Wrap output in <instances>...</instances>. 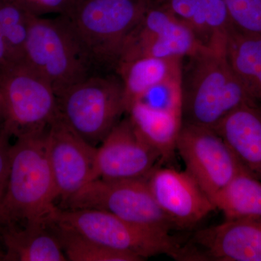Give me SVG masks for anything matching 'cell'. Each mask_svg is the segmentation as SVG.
<instances>
[{"label":"cell","mask_w":261,"mask_h":261,"mask_svg":"<svg viewBox=\"0 0 261 261\" xmlns=\"http://www.w3.org/2000/svg\"><path fill=\"white\" fill-rule=\"evenodd\" d=\"M47 128L18 137L12 145L2 226H47L58 208L55 204L58 200L56 181L47 154Z\"/></svg>","instance_id":"1"},{"label":"cell","mask_w":261,"mask_h":261,"mask_svg":"<svg viewBox=\"0 0 261 261\" xmlns=\"http://www.w3.org/2000/svg\"><path fill=\"white\" fill-rule=\"evenodd\" d=\"M182 68L183 123L215 129L243 105L255 104L234 73L226 49L205 48Z\"/></svg>","instance_id":"2"},{"label":"cell","mask_w":261,"mask_h":261,"mask_svg":"<svg viewBox=\"0 0 261 261\" xmlns=\"http://www.w3.org/2000/svg\"><path fill=\"white\" fill-rule=\"evenodd\" d=\"M152 1L78 0L64 15L98 71L116 70L127 37Z\"/></svg>","instance_id":"3"},{"label":"cell","mask_w":261,"mask_h":261,"mask_svg":"<svg viewBox=\"0 0 261 261\" xmlns=\"http://www.w3.org/2000/svg\"><path fill=\"white\" fill-rule=\"evenodd\" d=\"M24 62L51 84L58 97L98 71L64 15H31Z\"/></svg>","instance_id":"4"},{"label":"cell","mask_w":261,"mask_h":261,"mask_svg":"<svg viewBox=\"0 0 261 261\" xmlns=\"http://www.w3.org/2000/svg\"><path fill=\"white\" fill-rule=\"evenodd\" d=\"M49 226L70 230L111 248L130 252L144 260L166 255L175 260H189L183 246L171 233L134 224L105 211L58 207Z\"/></svg>","instance_id":"5"},{"label":"cell","mask_w":261,"mask_h":261,"mask_svg":"<svg viewBox=\"0 0 261 261\" xmlns=\"http://www.w3.org/2000/svg\"><path fill=\"white\" fill-rule=\"evenodd\" d=\"M57 97L63 119L95 147L126 113L123 84L118 75L111 73L90 75Z\"/></svg>","instance_id":"6"},{"label":"cell","mask_w":261,"mask_h":261,"mask_svg":"<svg viewBox=\"0 0 261 261\" xmlns=\"http://www.w3.org/2000/svg\"><path fill=\"white\" fill-rule=\"evenodd\" d=\"M147 178H96L62 205L64 209L105 211L134 224L171 233L178 228L156 202Z\"/></svg>","instance_id":"7"},{"label":"cell","mask_w":261,"mask_h":261,"mask_svg":"<svg viewBox=\"0 0 261 261\" xmlns=\"http://www.w3.org/2000/svg\"><path fill=\"white\" fill-rule=\"evenodd\" d=\"M3 129L15 138L47 129L59 113L53 87L25 62L0 75Z\"/></svg>","instance_id":"8"},{"label":"cell","mask_w":261,"mask_h":261,"mask_svg":"<svg viewBox=\"0 0 261 261\" xmlns=\"http://www.w3.org/2000/svg\"><path fill=\"white\" fill-rule=\"evenodd\" d=\"M205 48L169 10L152 2L127 37L118 64L145 57L185 60Z\"/></svg>","instance_id":"9"},{"label":"cell","mask_w":261,"mask_h":261,"mask_svg":"<svg viewBox=\"0 0 261 261\" xmlns=\"http://www.w3.org/2000/svg\"><path fill=\"white\" fill-rule=\"evenodd\" d=\"M176 152L187 171L211 200L245 169L229 146L214 129L183 123Z\"/></svg>","instance_id":"10"},{"label":"cell","mask_w":261,"mask_h":261,"mask_svg":"<svg viewBox=\"0 0 261 261\" xmlns=\"http://www.w3.org/2000/svg\"><path fill=\"white\" fill-rule=\"evenodd\" d=\"M47 145L58 199H61L63 205L73 194L97 178V147L82 138L60 112L48 126Z\"/></svg>","instance_id":"11"},{"label":"cell","mask_w":261,"mask_h":261,"mask_svg":"<svg viewBox=\"0 0 261 261\" xmlns=\"http://www.w3.org/2000/svg\"><path fill=\"white\" fill-rule=\"evenodd\" d=\"M161 164L158 151L128 117L118 122L97 147L96 176L107 180L146 178Z\"/></svg>","instance_id":"12"},{"label":"cell","mask_w":261,"mask_h":261,"mask_svg":"<svg viewBox=\"0 0 261 261\" xmlns=\"http://www.w3.org/2000/svg\"><path fill=\"white\" fill-rule=\"evenodd\" d=\"M147 178L156 202L178 230L193 227L217 210L186 171L158 166Z\"/></svg>","instance_id":"13"},{"label":"cell","mask_w":261,"mask_h":261,"mask_svg":"<svg viewBox=\"0 0 261 261\" xmlns=\"http://www.w3.org/2000/svg\"><path fill=\"white\" fill-rule=\"evenodd\" d=\"M193 260L261 261V216L226 220L194 233Z\"/></svg>","instance_id":"14"},{"label":"cell","mask_w":261,"mask_h":261,"mask_svg":"<svg viewBox=\"0 0 261 261\" xmlns=\"http://www.w3.org/2000/svg\"><path fill=\"white\" fill-rule=\"evenodd\" d=\"M229 146L245 170L261 181V108L243 105L214 129Z\"/></svg>","instance_id":"15"},{"label":"cell","mask_w":261,"mask_h":261,"mask_svg":"<svg viewBox=\"0 0 261 261\" xmlns=\"http://www.w3.org/2000/svg\"><path fill=\"white\" fill-rule=\"evenodd\" d=\"M161 5L183 22L202 45L226 49L233 27L223 0H163Z\"/></svg>","instance_id":"16"},{"label":"cell","mask_w":261,"mask_h":261,"mask_svg":"<svg viewBox=\"0 0 261 261\" xmlns=\"http://www.w3.org/2000/svg\"><path fill=\"white\" fill-rule=\"evenodd\" d=\"M183 61L145 57L118 63L115 71L123 84L126 113L152 89L181 79Z\"/></svg>","instance_id":"17"},{"label":"cell","mask_w":261,"mask_h":261,"mask_svg":"<svg viewBox=\"0 0 261 261\" xmlns=\"http://www.w3.org/2000/svg\"><path fill=\"white\" fill-rule=\"evenodd\" d=\"M137 132L161 155V164L173 159L183 124L181 113L152 107L138 101L128 112Z\"/></svg>","instance_id":"18"},{"label":"cell","mask_w":261,"mask_h":261,"mask_svg":"<svg viewBox=\"0 0 261 261\" xmlns=\"http://www.w3.org/2000/svg\"><path fill=\"white\" fill-rule=\"evenodd\" d=\"M47 226H2L0 234L5 247V260L66 261L63 248Z\"/></svg>","instance_id":"19"},{"label":"cell","mask_w":261,"mask_h":261,"mask_svg":"<svg viewBox=\"0 0 261 261\" xmlns=\"http://www.w3.org/2000/svg\"><path fill=\"white\" fill-rule=\"evenodd\" d=\"M226 55L252 100L261 108V37L232 27L228 34Z\"/></svg>","instance_id":"20"},{"label":"cell","mask_w":261,"mask_h":261,"mask_svg":"<svg viewBox=\"0 0 261 261\" xmlns=\"http://www.w3.org/2000/svg\"><path fill=\"white\" fill-rule=\"evenodd\" d=\"M31 15L19 0H0V75L24 61Z\"/></svg>","instance_id":"21"},{"label":"cell","mask_w":261,"mask_h":261,"mask_svg":"<svg viewBox=\"0 0 261 261\" xmlns=\"http://www.w3.org/2000/svg\"><path fill=\"white\" fill-rule=\"evenodd\" d=\"M226 220L261 216V181L244 169L211 198Z\"/></svg>","instance_id":"22"},{"label":"cell","mask_w":261,"mask_h":261,"mask_svg":"<svg viewBox=\"0 0 261 261\" xmlns=\"http://www.w3.org/2000/svg\"><path fill=\"white\" fill-rule=\"evenodd\" d=\"M70 261H142V257L111 248L70 230L49 226Z\"/></svg>","instance_id":"23"},{"label":"cell","mask_w":261,"mask_h":261,"mask_svg":"<svg viewBox=\"0 0 261 261\" xmlns=\"http://www.w3.org/2000/svg\"><path fill=\"white\" fill-rule=\"evenodd\" d=\"M231 25L239 32L261 37V0H223Z\"/></svg>","instance_id":"24"},{"label":"cell","mask_w":261,"mask_h":261,"mask_svg":"<svg viewBox=\"0 0 261 261\" xmlns=\"http://www.w3.org/2000/svg\"><path fill=\"white\" fill-rule=\"evenodd\" d=\"M78 0H19L29 13L35 16L58 13L65 15Z\"/></svg>","instance_id":"25"},{"label":"cell","mask_w":261,"mask_h":261,"mask_svg":"<svg viewBox=\"0 0 261 261\" xmlns=\"http://www.w3.org/2000/svg\"><path fill=\"white\" fill-rule=\"evenodd\" d=\"M10 139V136L2 126L0 128V223L2 219V207L9 177L12 147Z\"/></svg>","instance_id":"26"},{"label":"cell","mask_w":261,"mask_h":261,"mask_svg":"<svg viewBox=\"0 0 261 261\" xmlns=\"http://www.w3.org/2000/svg\"><path fill=\"white\" fill-rule=\"evenodd\" d=\"M3 99H2L1 94H0V128L3 126Z\"/></svg>","instance_id":"27"},{"label":"cell","mask_w":261,"mask_h":261,"mask_svg":"<svg viewBox=\"0 0 261 261\" xmlns=\"http://www.w3.org/2000/svg\"><path fill=\"white\" fill-rule=\"evenodd\" d=\"M0 260H4V253L0 250Z\"/></svg>","instance_id":"28"},{"label":"cell","mask_w":261,"mask_h":261,"mask_svg":"<svg viewBox=\"0 0 261 261\" xmlns=\"http://www.w3.org/2000/svg\"><path fill=\"white\" fill-rule=\"evenodd\" d=\"M140 1H152V0H140Z\"/></svg>","instance_id":"29"},{"label":"cell","mask_w":261,"mask_h":261,"mask_svg":"<svg viewBox=\"0 0 261 261\" xmlns=\"http://www.w3.org/2000/svg\"><path fill=\"white\" fill-rule=\"evenodd\" d=\"M2 226L0 225V231H1Z\"/></svg>","instance_id":"30"}]
</instances>
